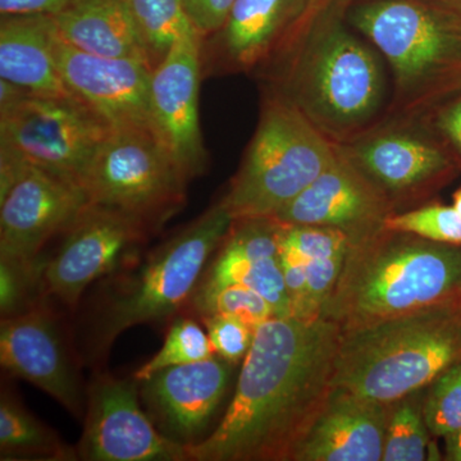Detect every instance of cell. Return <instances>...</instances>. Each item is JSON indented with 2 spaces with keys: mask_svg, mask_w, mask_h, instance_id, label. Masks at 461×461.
Returning <instances> with one entry per match:
<instances>
[{
  "mask_svg": "<svg viewBox=\"0 0 461 461\" xmlns=\"http://www.w3.org/2000/svg\"><path fill=\"white\" fill-rule=\"evenodd\" d=\"M341 329L321 318L260 324L235 393L190 461H294L335 391Z\"/></svg>",
  "mask_w": 461,
  "mask_h": 461,
  "instance_id": "6da1fadb",
  "label": "cell"
},
{
  "mask_svg": "<svg viewBox=\"0 0 461 461\" xmlns=\"http://www.w3.org/2000/svg\"><path fill=\"white\" fill-rule=\"evenodd\" d=\"M350 2L335 0L272 76L273 90L286 96L335 144L369 131L386 112L381 58L345 23Z\"/></svg>",
  "mask_w": 461,
  "mask_h": 461,
  "instance_id": "7a4b0ae2",
  "label": "cell"
},
{
  "mask_svg": "<svg viewBox=\"0 0 461 461\" xmlns=\"http://www.w3.org/2000/svg\"><path fill=\"white\" fill-rule=\"evenodd\" d=\"M461 291V244L430 241L386 227L351 242L321 318L341 330L412 313Z\"/></svg>",
  "mask_w": 461,
  "mask_h": 461,
  "instance_id": "3957f363",
  "label": "cell"
},
{
  "mask_svg": "<svg viewBox=\"0 0 461 461\" xmlns=\"http://www.w3.org/2000/svg\"><path fill=\"white\" fill-rule=\"evenodd\" d=\"M348 25L387 60L393 102L384 120L420 118L461 91V16L429 0H366Z\"/></svg>",
  "mask_w": 461,
  "mask_h": 461,
  "instance_id": "277c9868",
  "label": "cell"
},
{
  "mask_svg": "<svg viewBox=\"0 0 461 461\" xmlns=\"http://www.w3.org/2000/svg\"><path fill=\"white\" fill-rule=\"evenodd\" d=\"M461 362L457 297L412 313L341 330L336 387L391 403L424 390Z\"/></svg>",
  "mask_w": 461,
  "mask_h": 461,
  "instance_id": "5b68a950",
  "label": "cell"
},
{
  "mask_svg": "<svg viewBox=\"0 0 461 461\" xmlns=\"http://www.w3.org/2000/svg\"><path fill=\"white\" fill-rule=\"evenodd\" d=\"M232 221L220 200L120 280L94 321L91 357L105 355L126 330L173 317L195 293L209 258L222 244Z\"/></svg>",
  "mask_w": 461,
  "mask_h": 461,
  "instance_id": "8992f818",
  "label": "cell"
},
{
  "mask_svg": "<svg viewBox=\"0 0 461 461\" xmlns=\"http://www.w3.org/2000/svg\"><path fill=\"white\" fill-rule=\"evenodd\" d=\"M336 144L278 91L264 98L256 132L222 203L232 220L275 217L326 171Z\"/></svg>",
  "mask_w": 461,
  "mask_h": 461,
  "instance_id": "52a82bcc",
  "label": "cell"
},
{
  "mask_svg": "<svg viewBox=\"0 0 461 461\" xmlns=\"http://www.w3.org/2000/svg\"><path fill=\"white\" fill-rule=\"evenodd\" d=\"M186 185L150 126H131L112 127L81 187L91 204L126 212L157 227L181 209Z\"/></svg>",
  "mask_w": 461,
  "mask_h": 461,
  "instance_id": "ba28073f",
  "label": "cell"
},
{
  "mask_svg": "<svg viewBox=\"0 0 461 461\" xmlns=\"http://www.w3.org/2000/svg\"><path fill=\"white\" fill-rule=\"evenodd\" d=\"M111 129L77 98L26 93L0 105V149L80 187Z\"/></svg>",
  "mask_w": 461,
  "mask_h": 461,
  "instance_id": "9c48e42d",
  "label": "cell"
},
{
  "mask_svg": "<svg viewBox=\"0 0 461 461\" xmlns=\"http://www.w3.org/2000/svg\"><path fill=\"white\" fill-rule=\"evenodd\" d=\"M336 149L396 212L432 196L459 169L450 151L420 118L384 120L353 140L336 144Z\"/></svg>",
  "mask_w": 461,
  "mask_h": 461,
  "instance_id": "30bf717a",
  "label": "cell"
},
{
  "mask_svg": "<svg viewBox=\"0 0 461 461\" xmlns=\"http://www.w3.org/2000/svg\"><path fill=\"white\" fill-rule=\"evenodd\" d=\"M335 0H235L218 32L203 39V68L275 75Z\"/></svg>",
  "mask_w": 461,
  "mask_h": 461,
  "instance_id": "8fae6325",
  "label": "cell"
},
{
  "mask_svg": "<svg viewBox=\"0 0 461 461\" xmlns=\"http://www.w3.org/2000/svg\"><path fill=\"white\" fill-rule=\"evenodd\" d=\"M153 229L136 215L89 203L65 230L56 254L42 259V293L75 308L94 281L139 259Z\"/></svg>",
  "mask_w": 461,
  "mask_h": 461,
  "instance_id": "7c38bea8",
  "label": "cell"
},
{
  "mask_svg": "<svg viewBox=\"0 0 461 461\" xmlns=\"http://www.w3.org/2000/svg\"><path fill=\"white\" fill-rule=\"evenodd\" d=\"M203 36L189 30L153 69L149 94L150 129L178 171L189 182L208 167L200 126Z\"/></svg>",
  "mask_w": 461,
  "mask_h": 461,
  "instance_id": "4fadbf2b",
  "label": "cell"
},
{
  "mask_svg": "<svg viewBox=\"0 0 461 461\" xmlns=\"http://www.w3.org/2000/svg\"><path fill=\"white\" fill-rule=\"evenodd\" d=\"M138 379L95 375L87 388L86 417L78 459L185 461L186 446L157 429L139 402Z\"/></svg>",
  "mask_w": 461,
  "mask_h": 461,
  "instance_id": "5bb4252c",
  "label": "cell"
},
{
  "mask_svg": "<svg viewBox=\"0 0 461 461\" xmlns=\"http://www.w3.org/2000/svg\"><path fill=\"white\" fill-rule=\"evenodd\" d=\"M89 204L83 187L27 165L0 196V262L36 268L41 250Z\"/></svg>",
  "mask_w": 461,
  "mask_h": 461,
  "instance_id": "9a60e30c",
  "label": "cell"
},
{
  "mask_svg": "<svg viewBox=\"0 0 461 461\" xmlns=\"http://www.w3.org/2000/svg\"><path fill=\"white\" fill-rule=\"evenodd\" d=\"M0 363L12 375L29 381L77 418L85 411L83 384L71 362L56 317L36 304L2 318Z\"/></svg>",
  "mask_w": 461,
  "mask_h": 461,
  "instance_id": "2e32d148",
  "label": "cell"
},
{
  "mask_svg": "<svg viewBox=\"0 0 461 461\" xmlns=\"http://www.w3.org/2000/svg\"><path fill=\"white\" fill-rule=\"evenodd\" d=\"M53 47L67 87L109 126H150L149 94L153 68L148 62L85 53L62 41L56 27Z\"/></svg>",
  "mask_w": 461,
  "mask_h": 461,
  "instance_id": "e0dca14e",
  "label": "cell"
},
{
  "mask_svg": "<svg viewBox=\"0 0 461 461\" xmlns=\"http://www.w3.org/2000/svg\"><path fill=\"white\" fill-rule=\"evenodd\" d=\"M230 363L218 355L168 366L139 381L149 417L160 433L184 446L198 444L229 390Z\"/></svg>",
  "mask_w": 461,
  "mask_h": 461,
  "instance_id": "ac0fdd59",
  "label": "cell"
},
{
  "mask_svg": "<svg viewBox=\"0 0 461 461\" xmlns=\"http://www.w3.org/2000/svg\"><path fill=\"white\" fill-rule=\"evenodd\" d=\"M393 213V203L338 151L332 165L273 218L284 223L330 227L357 242L384 229Z\"/></svg>",
  "mask_w": 461,
  "mask_h": 461,
  "instance_id": "d6986e66",
  "label": "cell"
},
{
  "mask_svg": "<svg viewBox=\"0 0 461 461\" xmlns=\"http://www.w3.org/2000/svg\"><path fill=\"white\" fill-rule=\"evenodd\" d=\"M390 411L336 387L294 461H382Z\"/></svg>",
  "mask_w": 461,
  "mask_h": 461,
  "instance_id": "ffe728a7",
  "label": "cell"
},
{
  "mask_svg": "<svg viewBox=\"0 0 461 461\" xmlns=\"http://www.w3.org/2000/svg\"><path fill=\"white\" fill-rule=\"evenodd\" d=\"M53 35L51 17H2L0 78L30 95L76 98L58 68Z\"/></svg>",
  "mask_w": 461,
  "mask_h": 461,
  "instance_id": "44dd1931",
  "label": "cell"
},
{
  "mask_svg": "<svg viewBox=\"0 0 461 461\" xmlns=\"http://www.w3.org/2000/svg\"><path fill=\"white\" fill-rule=\"evenodd\" d=\"M51 20L59 38L76 50L148 62L126 0H77Z\"/></svg>",
  "mask_w": 461,
  "mask_h": 461,
  "instance_id": "7402d4cb",
  "label": "cell"
},
{
  "mask_svg": "<svg viewBox=\"0 0 461 461\" xmlns=\"http://www.w3.org/2000/svg\"><path fill=\"white\" fill-rule=\"evenodd\" d=\"M230 285H242L257 291L272 305L278 318L291 317L290 299L280 257L256 259L221 244L220 253L195 293H212Z\"/></svg>",
  "mask_w": 461,
  "mask_h": 461,
  "instance_id": "603a6c76",
  "label": "cell"
},
{
  "mask_svg": "<svg viewBox=\"0 0 461 461\" xmlns=\"http://www.w3.org/2000/svg\"><path fill=\"white\" fill-rule=\"evenodd\" d=\"M0 455L2 460L78 459L77 450L63 444L54 430L5 393L0 400Z\"/></svg>",
  "mask_w": 461,
  "mask_h": 461,
  "instance_id": "cb8c5ba5",
  "label": "cell"
},
{
  "mask_svg": "<svg viewBox=\"0 0 461 461\" xmlns=\"http://www.w3.org/2000/svg\"><path fill=\"white\" fill-rule=\"evenodd\" d=\"M424 393L426 388L391 402L382 461L444 459L433 446L432 433L424 420Z\"/></svg>",
  "mask_w": 461,
  "mask_h": 461,
  "instance_id": "d4e9b609",
  "label": "cell"
},
{
  "mask_svg": "<svg viewBox=\"0 0 461 461\" xmlns=\"http://www.w3.org/2000/svg\"><path fill=\"white\" fill-rule=\"evenodd\" d=\"M126 3L153 69L165 59L175 42L195 27L182 0H126Z\"/></svg>",
  "mask_w": 461,
  "mask_h": 461,
  "instance_id": "484cf974",
  "label": "cell"
},
{
  "mask_svg": "<svg viewBox=\"0 0 461 461\" xmlns=\"http://www.w3.org/2000/svg\"><path fill=\"white\" fill-rule=\"evenodd\" d=\"M215 355L208 332L195 321L180 318L172 324L167 333L162 348L133 375L138 381H144L154 373L181 366L200 362Z\"/></svg>",
  "mask_w": 461,
  "mask_h": 461,
  "instance_id": "4316f807",
  "label": "cell"
},
{
  "mask_svg": "<svg viewBox=\"0 0 461 461\" xmlns=\"http://www.w3.org/2000/svg\"><path fill=\"white\" fill-rule=\"evenodd\" d=\"M424 420L433 437L461 430V362L448 366L426 388Z\"/></svg>",
  "mask_w": 461,
  "mask_h": 461,
  "instance_id": "83f0119b",
  "label": "cell"
},
{
  "mask_svg": "<svg viewBox=\"0 0 461 461\" xmlns=\"http://www.w3.org/2000/svg\"><path fill=\"white\" fill-rule=\"evenodd\" d=\"M384 227L412 233L430 241L461 244V215L453 205L430 203L396 212L387 218Z\"/></svg>",
  "mask_w": 461,
  "mask_h": 461,
  "instance_id": "f1b7e54d",
  "label": "cell"
},
{
  "mask_svg": "<svg viewBox=\"0 0 461 461\" xmlns=\"http://www.w3.org/2000/svg\"><path fill=\"white\" fill-rule=\"evenodd\" d=\"M194 303L202 317L230 315L245 321L253 330L277 317L275 309L260 294L242 285H230L212 293H196Z\"/></svg>",
  "mask_w": 461,
  "mask_h": 461,
  "instance_id": "f546056e",
  "label": "cell"
},
{
  "mask_svg": "<svg viewBox=\"0 0 461 461\" xmlns=\"http://www.w3.org/2000/svg\"><path fill=\"white\" fill-rule=\"evenodd\" d=\"M278 248L288 251L309 263L345 253L350 248V239L342 230L330 227L314 226V224L284 223L278 221Z\"/></svg>",
  "mask_w": 461,
  "mask_h": 461,
  "instance_id": "4dcf8cb0",
  "label": "cell"
},
{
  "mask_svg": "<svg viewBox=\"0 0 461 461\" xmlns=\"http://www.w3.org/2000/svg\"><path fill=\"white\" fill-rule=\"evenodd\" d=\"M346 254L348 251L306 263L305 304L302 321L321 320L341 276Z\"/></svg>",
  "mask_w": 461,
  "mask_h": 461,
  "instance_id": "1f68e13d",
  "label": "cell"
},
{
  "mask_svg": "<svg viewBox=\"0 0 461 461\" xmlns=\"http://www.w3.org/2000/svg\"><path fill=\"white\" fill-rule=\"evenodd\" d=\"M214 353L230 364L244 362L256 330L230 315L213 314L202 317Z\"/></svg>",
  "mask_w": 461,
  "mask_h": 461,
  "instance_id": "d6a6232c",
  "label": "cell"
},
{
  "mask_svg": "<svg viewBox=\"0 0 461 461\" xmlns=\"http://www.w3.org/2000/svg\"><path fill=\"white\" fill-rule=\"evenodd\" d=\"M420 118L450 151L461 168V91L442 100Z\"/></svg>",
  "mask_w": 461,
  "mask_h": 461,
  "instance_id": "836d02e7",
  "label": "cell"
},
{
  "mask_svg": "<svg viewBox=\"0 0 461 461\" xmlns=\"http://www.w3.org/2000/svg\"><path fill=\"white\" fill-rule=\"evenodd\" d=\"M194 26L203 38L222 27L235 0H182Z\"/></svg>",
  "mask_w": 461,
  "mask_h": 461,
  "instance_id": "e575fe53",
  "label": "cell"
},
{
  "mask_svg": "<svg viewBox=\"0 0 461 461\" xmlns=\"http://www.w3.org/2000/svg\"><path fill=\"white\" fill-rule=\"evenodd\" d=\"M77 0H0V14L5 16L54 17L71 7Z\"/></svg>",
  "mask_w": 461,
  "mask_h": 461,
  "instance_id": "d590c367",
  "label": "cell"
},
{
  "mask_svg": "<svg viewBox=\"0 0 461 461\" xmlns=\"http://www.w3.org/2000/svg\"><path fill=\"white\" fill-rule=\"evenodd\" d=\"M444 460L461 461V430L445 437Z\"/></svg>",
  "mask_w": 461,
  "mask_h": 461,
  "instance_id": "8d00e7d4",
  "label": "cell"
},
{
  "mask_svg": "<svg viewBox=\"0 0 461 461\" xmlns=\"http://www.w3.org/2000/svg\"><path fill=\"white\" fill-rule=\"evenodd\" d=\"M429 2L461 16V0H429Z\"/></svg>",
  "mask_w": 461,
  "mask_h": 461,
  "instance_id": "74e56055",
  "label": "cell"
},
{
  "mask_svg": "<svg viewBox=\"0 0 461 461\" xmlns=\"http://www.w3.org/2000/svg\"><path fill=\"white\" fill-rule=\"evenodd\" d=\"M453 206L455 209H456L457 212H459V214L461 215V187L456 191V193L454 194Z\"/></svg>",
  "mask_w": 461,
  "mask_h": 461,
  "instance_id": "f35d334b",
  "label": "cell"
},
{
  "mask_svg": "<svg viewBox=\"0 0 461 461\" xmlns=\"http://www.w3.org/2000/svg\"><path fill=\"white\" fill-rule=\"evenodd\" d=\"M457 304H459L460 312H461V291L459 295H457Z\"/></svg>",
  "mask_w": 461,
  "mask_h": 461,
  "instance_id": "ab89813d",
  "label": "cell"
}]
</instances>
